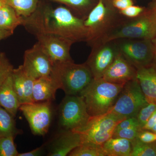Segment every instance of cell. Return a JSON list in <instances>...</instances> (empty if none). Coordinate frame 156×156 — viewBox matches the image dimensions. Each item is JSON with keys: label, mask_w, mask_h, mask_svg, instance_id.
<instances>
[{"label": "cell", "mask_w": 156, "mask_h": 156, "mask_svg": "<svg viewBox=\"0 0 156 156\" xmlns=\"http://www.w3.org/2000/svg\"><path fill=\"white\" fill-rule=\"evenodd\" d=\"M27 73L35 80L50 75L53 63L39 43L26 50L22 65Z\"/></svg>", "instance_id": "obj_13"}, {"label": "cell", "mask_w": 156, "mask_h": 156, "mask_svg": "<svg viewBox=\"0 0 156 156\" xmlns=\"http://www.w3.org/2000/svg\"><path fill=\"white\" fill-rule=\"evenodd\" d=\"M136 78L148 103L156 105V65L154 63L136 69Z\"/></svg>", "instance_id": "obj_17"}, {"label": "cell", "mask_w": 156, "mask_h": 156, "mask_svg": "<svg viewBox=\"0 0 156 156\" xmlns=\"http://www.w3.org/2000/svg\"><path fill=\"white\" fill-rule=\"evenodd\" d=\"M50 74L67 95H80L94 80L86 62L76 64L73 60L53 64Z\"/></svg>", "instance_id": "obj_5"}, {"label": "cell", "mask_w": 156, "mask_h": 156, "mask_svg": "<svg viewBox=\"0 0 156 156\" xmlns=\"http://www.w3.org/2000/svg\"><path fill=\"white\" fill-rule=\"evenodd\" d=\"M51 102H33L20 105L21 111L28 122L33 134L44 136L48 133L52 118Z\"/></svg>", "instance_id": "obj_11"}, {"label": "cell", "mask_w": 156, "mask_h": 156, "mask_svg": "<svg viewBox=\"0 0 156 156\" xmlns=\"http://www.w3.org/2000/svg\"><path fill=\"white\" fill-rule=\"evenodd\" d=\"M155 1H156V0H155Z\"/></svg>", "instance_id": "obj_42"}, {"label": "cell", "mask_w": 156, "mask_h": 156, "mask_svg": "<svg viewBox=\"0 0 156 156\" xmlns=\"http://www.w3.org/2000/svg\"><path fill=\"white\" fill-rule=\"evenodd\" d=\"M137 138L143 142L152 143L156 141L155 133L148 130H141L138 132Z\"/></svg>", "instance_id": "obj_33"}, {"label": "cell", "mask_w": 156, "mask_h": 156, "mask_svg": "<svg viewBox=\"0 0 156 156\" xmlns=\"http://www.w3.org/2000/svg\"><path fill=\"white\" fill-rule=\"evenodd\" d=\"M91 47L92 51L86 63L91 70L94 79H101L119 51L114 41L98 42Z\"/></svg>", "instance_id": "obj_10"}, {"label": "cell", "mask_w": 156, "mask_h": 156, "mask_svg": "<svg viewBox=\"0 0 156 156\" xmlns=\"http://www.w3.org/2000/svg\"><path fill=\"white\" fill-rule=\"evenodd\" d=\"M15 137L6 136L0 137V156H17V151L14 142Z\"/></svg>", "instance_id": "obj_27"}, {"label": "cell", "mask_w": 156, "mask_h": 156, "mask_svg": "<svg viewBox=\"0 0 156 156\" xmlns=\"http://www.w3.org/2000/svg\"><path fill=\"white\" fill-rule=\"evenodd\" d=\"M141 129L138 127H132L115 130L112 137L125 138L131 141L137 137L138 132Z\"/></svg>", "instance_id": "obj_30"}, {"label": "cell", "mask_w": 156, "mask_h": 156, "mask_svg": "<svg viewBox=\"0 0 156 156\" xmlns=\"http://www.w3.org/2000/svg\"><path fill=\"white\" fill-rule=\"evenodd\" d=\"M154 1H155V0H154Z\"/></svg>", "instance_id": "obj_43"}, {"label": "cell", "mask_w": 156, "mask_h": 156, "mask_svg": "<svg viewBox=\"0 0 156 156\" xmlns=\"http://www.w3.org/2000/svg\"><path fill=\"white\" fill-rule=\"evenodd\" d=\"M5 3L4 0H0V9H1L3 5H5Z\"/></svg>", "instance_id": "obj_40"}, {"label": "cell", "mask_w": 156, "mask_h": 156, "mask_svg": "<svg viewBox=\"0 0 156 156\" xmlns=\"http://www.w3.org/2000/svg\"><path fill=\"white\" fill-rule=\"evenodd\" d=\"M13 34L11 32L8 31L0 30V41L9 37Z\"/></svg>", "instance_id": "obj_37"}, {"label": "cell", "mask_w": 156, "mask_h": 156, "mask_svg": "<svg viewBox=\"0 0 156 156\" xmlns=\"http://www.w3.org/2000/svg\"><path fill=\"white\" fill-rule=\"evenodd\" d=\"M102 146L106 156H131V141L125 138L112 137Z\"/></svg>", "instance_id": "obj_20"}, {"label": "cell", "mask_w": 156, "mask_h": 156, "mask_svg": "<svg viewBox=\"0 0 156 156\" xmlns=\"http://www.w3.org/2000/svg\"><path fill=\"white\" fill-rule=\"evenodd\" d=\"M147 103L136 78L125 84L114 105L108 113L124 119L136 118L140 110Z\"/></svg>", "instance_id": "obj_7"}, {"label": "cell", "mask_w": 156, "mask_h": 156, "mask_svg": "<svg viewBox=\"0 0 156 156\" xmlns=\"http://www.w3.org/2000/svg\"><path fill=\"white\" fill-rule=\"evenodd\" d=\"M156 110V105L153 103H148L140 110L136 118L137 119L141 130L151 115Z\"/></svg>", "instance_id": "obj_29"}, {"label": "cell", "mask_w": 156, "mask_h": 156, "mask_svg": "<svg viewBox=\"0 0 156 156\" xmlns=\"http://www.w3.org/2000/svg\"><path fill=\"white\" fill-rule=\"evenodd\" d=\"M20 106L13 87L11 74L0 86V106L15 117Z\"/></svg>", "instance_id": "obj_19"}, {"label": "cell", "mask_w": 156, "mask_h": 156, "mask_svg": "<svg viewBox=\"0 0 156 156\" xmlns=\"http://www.w3.org/2000/svg\"><path fill=\"white\" fill-rule=\"evenodd\" d=\"M14 69L5 54L0 52V86L11 75Z\"/></svg>", "instance_id": "obj_28"}, {"label": "cell", "mask_w": 156, "mask_h": 156, "mask_svg": "<svg viewBox=\"0 0 156 156\" xmlns=\"http://www.w3.org/2000/svg\"><path fill=\"white\" fill-rule=\"evenodd\" d=\"M124 119L111 113L91 116L85 126L75 131L80 135L82 143L102 145L112 137L117 125Z\"/></svg>", "instance_id": "obj_6"}, {"label": "cell", "mask_w": 156, "mask_h": 156, "mask_svg": "<svg viewBox=\"0 0 156 156\" xmlns=\"http://www.w3.org/2000/svg\"><path fill=\"white\" fill-rule=\"evenodd\" d=\"M154 46V58L153 63L156 65V37L152 40Z\"/></svg>", "instance_id": "obj_38"}, {"label": "cell", "mask_w": 156, "mask_h": 156, "mask_svg": "<svg viewBox=\"0 0 156 156\" xmlns=\"http://www.w3.org/2000/svg\"><path fill=\"white\" fill-rule=\"evenodd\" d=\"M34 36L53 64L73 60L70 54L72 45L74 44L71 41L50 34L40 33Z\"/></svg>", "instance_id": "obj_12"}, {"label": "cell", "mask_w": 156, "mask_h": 156, "mask_svg": "<svg viewBox=\"0 0 156 156\" xmlns=\"http://www.w3.org/2000/svg\"><path fill=\"white\" fill-rule=\"evenodd\" d=\"M131 142L132 150L130 156H156V141L147 143L136 137Z\"/></svg>", "instance_id": "obj_25"}, {"label": "cell", "mask_w": 156, "mask_h": 156, "mask_svg": "<svg viewBox=\"0 0 156 156\" xmlns=\"http://www.w3.org/2000/svg\"><path fill=\"white\" fill-rule=\"evenodd\" d=\"M136 69L119 52L101 78L112 83L125 85L136 79Z\"/></svg>", "instance_id": "obj_14"}, {"label": "cell", "mask_w": 156, "mask_h": 156, "mask_svg": "<svg viewBox=\"0 0 156 156\" xmlns=\"http://www.w3.org/2000/svg\"><path fill=\"white\" fill-rule=\"evenodd\" d=\"M156 123V110L151 115L150 119L148 120L147 122L146 123L144 126L143 127L142 130L151 131Z\"/></svg>", "instance_id": "obj_36"}, {"label": "cell", "mask_w": 156, "mask_h": 156, "mask_svg": "<svg viewBox=\"0 0 156 156\" xmlns=\"http://www.w3.org/2000/svg\"><path fill=\"white\" fill-rule=\"evenodd\" d=\"M125 17L112 5L103 0H98L84 19L87 34L86 42L91 47L100 41L116 28Z\"/></svg>", "instance_id": "obj_3"}, {"label": "cell", "mask_w": 156, "mask_h": 156, "mask_svg": "<svg viewBox=\"0 0 156 156\" xmlns=\"http://www.w3.org/2000/svg\"><path fill=\"white\" fill-rule=\"evenodd\" d=\"M123 84L112 83L102 78L94 79L80 95L90 116L107 113L114 105Z\"/></svg>", "instance_id": "obj_4"}, {"label": "cell", "mask_w": 156, "mask_h": 156, "mask_svg": "<svg viewBox=\"0 0 156 156\" xmlns=\"http://www.w3.org/2000/svg\"><path fill=\"white\" fill-rule=\"evenodd\" d=\"M23 18L11 6L5 4L0 9V30L14 33L17 27L22 25Z\"/></svg>", "instance_id": "obj_21"}, {"label": "cell", "mask_w": 156, "mask_h": 156, "mask_svg": "<svg viewBox=\"0 0 156 156\" xmlns=\"http://www.w3.org/2000/svg\"><path fill=\"white\" fill-rule=\"evenodd\" d=\"M115 41L119 52L136 69L153 63L152 40L120 38Z\"/></svg>", "instance_id": "obj_8"}, {"label": "cell", "mask_w": 156, "mask_h": 156, "mask_svg": "<svg viewBox=\"0 0 156 156\" xmlns=\"http://www.w3.org/2000/svg\"><path fill=\"white\" fill-rule=\"evenodd\" d=\"M14 91L20 105L33 103V91L35 79L26 72L22 65L14 69L11 73Z\"/></svg>", "instance_id": "obj_15"}, {"label": "cell", "mask_w": 156, "mask_h": 156, "mask_svg": "<svg viewBox=\"0 0 156 156\" xmlns=\"http://www.w3.org/2000/svg\"><path fill=\"white\" fill-rule=\"evenodd\" d=\"M59 124L63 130L75 131L86 125L90 118L83 98L66 95L59 107Z\"/></svg>", "instance_id": "obj_9"}, {"label": "cell", "mask_w": 156, "mask_h": 156, "mask_svg": "<svg viewBox=\"0 0 156 156\" xmlns=\"http://www.w3.org/2000/svg\"><path fill=\"white\" fill-rule=\"evenodd\" d=\"M135 2L136 0H113L112 5L115 9L121 11L134 5Z\"/></svg>", "instance_id": "obj_34"}, {"label": "cell", "mask_w": 156, "mask_h": 156, "mask_svg": "<svg viewBox=\"0 0 156 156\" xmlns=\"http://www.w3.org/2000/svg\"><path fill=\"white\" fill-rule=\"evenodd\" d=\"M103 1L107 3L112 5V2L113 0H103Z\"/></svg>", "instance_id": "obj_41"}, {"label": "cell", "mask_w": 156, "mask_h": 156, "mask_svg": "<svg viewBox=\"0 0 156 156\" xmlns=\"http://www.w3.org/2000/svg\"><path fill=\"white\" fill-rule=\"evenodd\" d=\"M151 131L152 132H154V133L156 134V123L154 125L153 128L151 129Z\"/></svg>", "instance_id": "obj_39"}, {"label": "cell", "mask_w": 156, "mask_h": 156, "mask_svg": "<svg viewBox=\"0 0 156 156\" xmlns=\"http://www.w3.org/2000/svg\"><path fill=\"white\" fill-rule=\"evenodd\" d=\"M69 156H106L102 145L88 143H82L73 150Z\"/></svg>", "instance_id": "obj_26"}, {"label": "cell", "mask_w": 156, "mask_h": 156, "mask_svg": "<svg viewBox=\"0 0 156 156\" xmlns=\"http://www.w3.org/2000/svg\"><path fill=\"white\" fill-rule=\"evenodd\" d=\"M44 147L43 146L40 147L27 152L19 153L17 156H41L44 154Z\"/></svg>", "instance_id": "obj_35"}, {"label": "cell", "mask_w": 156, "mask_h": 156, "mask_svg": "<svg viewBox=\"0 0 156 156\" xmlns=\"http://www.w3.org/2000/svg\"><path fill=\"white\" fill-rule=\"evenodd\" d=\"M14 117L5 108L0 106V137L6 136L15 137L20 134L16 126Z\"/></svg>", "instance_id": "obj_23"}, {"label": "cell", "mask_w": 156, "mask_h": 156, "mask_svg": "<svg viewBox=\"0 0 156 156\" xmlns=\"http://www.w3.org/2000/svg\"><path fill=\"white\" fill-rule=\"evenodd\" d=\"M64 5L78 17L85 19L98 0H50Z\"/></svg>", "instance_id": "obj_22"}, {"label": "cell", "mask_w": 156, "mask_h": 156, "mask_svg": "<svg viewBox=\"0 0 156 156\" xmlns=\"http://www.w3.org/2000/svg\"><path fill=\"white\" fill-rule=\"evenodd\" d=\"M156 37V2L152 0L138 17H125L121 23L100 41L120 38L153 40ZM97 42V43H98Z\"/></svg>", "instance_id": "obj_2"}, {"label": "cell", "mask_w": 156, "mask_h": 156, "mask_svg": "<svg viewBox=\"0 0 156 156\" xmlns=\"http://www.w3.org/2000/svg\"><path fill=\"white\" fill-rule=\"evenodd\" d=\"M22 17V26L34 35L40 33L52 34L74 43L87 41L84 19L66 6L53 8L40 2L34 13L28 17Z\"/></svg>", "instance_id": "obj_1"}, {"label": "cell", "mask_w": 156, "mask_h": 156, "mask_svg": "<svg viewBox=\"0 0 156 156\" xmlns=\"http://www.w3.org/2000/svg\"><path fill=\"white\" fill-rule=\"evenodd\" d=\"M82 143L77 132L63 130L53 138L49 146L48 156H66Z\"/></svg>", "instance_id": "obj_16"}, {"label": "cell", "mask_w": 156, "mask_h": 156, "mask_svg": "<svg viewBox=\"0 0 156 156\" xmlns=\"http://www.w3.org/2000/svg\"><path fill=\"white\" fill-rule=\"evenodd\" d=\"M146 7L131 5L123 10L119 11L120 14L124 17L128 18H134L139 16L145 10Z\"/></svg>", "instance_id": "obj_31"}, {"label": "cell", "mask_w": 156, "mask_h": 156, "mask_svg": "<svg viewBox=\"0 0 156 156\" xmlns=\"http://www.w3.org/2000/svg\"></svg>", "instance_id": "obj_44"}, {"label": "cell", "mask_w": 156, "mask_h": 156, "mask_svg": "<svg viewBox=\"0 0 156 156\" xmlns=\"http://www.w3.org/2000/svg\"><path fill=\"white\" fill-rule=\"evenodd\" d=\"M132 127H138L140 128L137 119L135 117L127 118L123 120L117 125L115 130Z\"/></svg>", "instance_id": "obj_32"}, {"label": "cell", "mask_w": 156, "mask_h": 156, "mask_svg": "<svg viewBox=\"0 0 156 156\" xmlns=\"http://www.w3.org/2000/svg\"><path fill=\"white\" fill-rule=\"evenodd\" d=\"M5 4L11 6L21 17L31 15L36 10L39 0H4Z\"/></svg>", "instance_id": "obj_24"}, {"label": "cell", "mask_w": 156, "mask_h": 156, "mask_svg": "<svg viewBox=\"0 0 156 156\" xmlns=\"http://www.w3.org/2000/svg\"><path fill=\"white\" fill-rule=\"evenodd\" d=\"M58 84L52 76L42 77L35 80L33 91L34 102L50 101L55 99Z\"/></svg>", "instance_id": "obj_18"}]
</instances>
